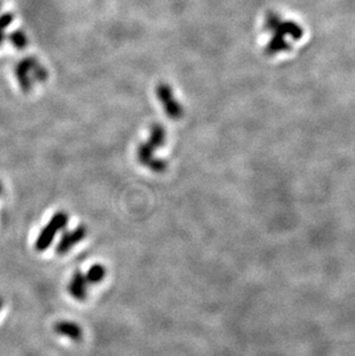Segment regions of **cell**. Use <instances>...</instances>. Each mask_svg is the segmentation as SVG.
I'll use <instances>...</instances> for the list:
<instances>
[{"instance_id":"obj_1","label":"cell","mask_w":355,"mask_h":356,"mask_svg":"<svg viewBox=\"0 0 355 356\" xmlns=\"http://www.w3.org/2000/svg\"><path fill=\"white\" fill-rule=\"evenodd\" d=\"M265 27L268 31L272 33V38L270 39L268 47H266V52L270 55L286 50L288 48V38L299 39L302 35V30L298 24L293 23V22L283 21L281 17L273 13H270L266 16Z\"/></svg>"},{"instance_id":"obj_2","label":"cell","mask_w":355,"mask_h":356,"mask_svg":"<svg viewBox=\"0 0 355 356\" xmlns=\"http://www.w3.org/2000/svg\"><path fill=\"white\" fill-rule=\"evenodd\" d=\"M69 216L67 212L59 211L53 216L50 221L47 222V225L44 226V228L41 231L38 238L35 242V249L37 251H44L51 246V243L55 240V237L57 233H59L60 231H63L68 224Z\"/></svg>"},{"instance_id":"obj_3","label":"cell","mask_w":355,"mask_h":356,"mask_svg":"<svg viewBox=\"0 0 355 356\" xmlns=\"http://www.w3.org/2000/svg\"><path fill=\"white\" fill-rule=\"evenodd\" d=\"M157 96L164 108L165 113L172 120H179L184 115L183 106L179 104L172 93V89L168 84L161 83L157 87Z\"/></svg>"},{"instance_id":"obj_4","label":"cell","mask_w":355,"mask_h":356,"mask_svg":"<svg viewBox=\"0 0 355 356\" xmlns=\"http://www.w3.org/2000/svg\"><path fill=\"white\" fill-rule=\"evenodd\" d=\"M154 151V146L150 145L148 142L141 143L136 151L137 160H139L140 164L149 167L151 171L156 173H162L167 168V163L163 159L155 158Z\"/></svg>"},{"instance_id":"obj_5","label":"cell","mask_w":355,"mask_h":356,"mask_svg":"<svg viewBox=\"0 0 355 356\" xmlns=\"http://www.w3.org/2000/svg\"><path fill=\"white\" fill-rule=\"evenodd\" d=\"M87 227L84 225H80L77 228L73 231H67L65 232L59 240V242L57 244L56 251L59 255H65L67 253L70 249H72L75 244L81 242L82 240L87 237Z\"/></svg>"},{"instance_id":"obj_6","label":"cell","mask_w":355,"mask_h":356,"mask_svg":"<svg viewBox=\"0 0 355 356\" xmlns=\"http://www.w3.org/2000/svg\"><path fill=\"white\" fill-rule=\"evenodd\" d=\"M39 62L35 59V58H26L22 61H20L19 64L16 65L15 67V75L19 84L22 88V90L24 92H29L30 89L33 87V80L30 77V73L32 70L36 67Z\"/></svg>"},{"instance_id":"obj_7","label":"cell","mask_w":355,"mask_h":356,"mask_svg":"<svg viewBox=\"0 0 355 356\" xmlns=\"http://www.w3.org/2000/svg\"><path fill=\"white\" fill-rule=\"evenodd\" d=\"M88 286L86 274L81 271H77L68 284V292L74 299L84 301L88 297Z\"/></svg>"},{"instance_id":"obj_8","label":"cell","mask_w":355,"mask_h":356,"mask_svg":"<svg viewBox=\"0 0 355 356\" xmlns=\"http://www.w3.org/2000/svg\"><path fill=\"white\" fill-rule=\"evenodd\" d=\"M55 332L58 335L67 337L73 341H81L83 338L82 328L77 323L69 322V320H60L55 325Z\"/></svg>"},{"instance_id":"obj_9","label":"cell","mask_w":355,"mask_h":356,"mask_svg":"<svg viewBox=\"0 0 355 356\" xmlns=\"http://www.w3.org/2000/svg\"><path fill=\"white\" fill-rule=\"evenodd\" d=\"M165 137H166V133H165V129L163 128V126H161V124H153L151 129H150L149 140L146 142H148L150 145H153L154 149L156 150L158 148H161V146L164 144V142H165Z\"/></svg>"},{"instance_id":"obj_10","label":"cell","mask_w":355,"mask_h":356,"mask_svg":"<svg viewBox=\"0 0 355 356\" xmlns=\"http://www.w3.org/2000/svg\"><path fill=\"white\" fill-rule=\"evenodd\" d=\"M84 274H86L87 282L89 285H97L104 280L106 275V269L104 265L95 264L92 265L91 268L88 270V272Z\"/></svg>"},{"instance_id":"obj_11","label":"cell","mask_w":355,"mask_h":356,"mask_svg":"<svg viewBox=\"0 0 355 356\" xmlns=\"http://www.w3.org/2000/svg\"><path fill=\"white\" fill-rule=\"evenodd\" d=\"M8 39H10V42L14 45L16 48H24L27 46V44H28V39H27V36L24 35L23 31L21 30H15L13 31V33L8 36Z\"/></svg>"},{"instance_id":"obj_12","label":"cell","mask_w":355,"mask_h":356,"mask_svg":"<svg viewBox=\"0 0 355 356\" xmlns=\"http://www.w3.org/2000/svg\"><path fill=\"white\" fill-rule=\"evenodd\" d=\"M13 19H14V16L12 13H5V14L0 15V29L5 30L12 23Z\"/></svg>"},{"instance_id":"obj_13","label":"cell","mask_w":355,"mask_h":356,"mask_svg":"<svg viewBox=\"0 0 355 356\" xmlns=\"http://www.w3.org/2000/svg\"><path fill=\"white\" fill-rule=\"evenodd\" d=\"M4 31H5V30H2V29H0V45H2L3 42L5 41V39H6L5 33H4Z\"/></svg>"},{"instance_id":"obj_14","label":"cell","mask_w":355,"mask_h":356,"mask_svg":"<svg viewBox=\"0 0 355 356\" xmlns=\"http://www.w3.org/2000/svg\"><path fill=\"white\" fill-rule=\"evenodd\" d=\"M3 306H4V300L2 299V297H0V309L3 308Z\"/></svg>"},{"instance_id":"obj_15","label":"cell","mask_w":355,"mask_h":356,"mask_svg":"<svg viewBox=\"0 0 355 356\" xmlns=\"http://www.w3.org/2000/svg\"><path fill=\"white\" fill-rule=\"evenodd\" d=\"M2 190H3V186H2V184H0V193H2Z\"/></svg>"},{"instance_id":"obj_16","label":"cell","mask_w":355,"mask_h":356,"mask_svg":"<svg viewBox=\"0 0 355 356\" xmlns=\"http://www.w3.org/2000/svg\"><path fill=\"white\" fill-rule=\"evenodd\" d=\"M0 7H2V3H0Z\"/></svg>"}]
</instances>
